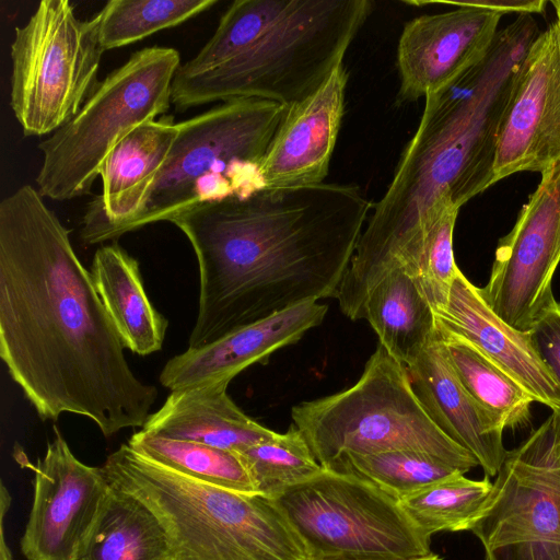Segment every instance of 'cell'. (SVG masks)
<instances>
[{"label": "cell", "instance_id": "d6a6232c", "mask_svg": "<svg viewBox=\"0 0 560 560\" xmlns=\"http://www.w3.org/2000/svg\"><path fill=\"white\" fill-rule=\"evenodd\" d=\"M455 3L491 10L503 14L509 12L533 14L544 12L548 2L546 0H472Z\"/></svg>", "mask_w": 560, "mask_h": 560}, {"label": "cell", "instance_id": "e0dca14e", "mask_svg": "<svg viewBox=\"0 0 560 560\" xmlns=\"http://www.w3.org/2000/svg\"><path fill=\"white\" fill-rule=\"evenodd\" d=\"M327 304L310 301L238 327L219 339L189 348L162 369V386L173 390L230 382L246 368L265 363L277 350L296 343L322 324Z\"/></svg>", "mask_w": 560, "mask_h": 560}, {"label": "cell", "instance_id": "484cf974", "mask_svg": "<svg viewBox=\"0 0 560 560\" xmlns=\"http://www.w3.org/2000/svg\"><path fill=\"white\" fill-rule=\"evenodd\" d=\"M137 453L189 478L231 491L258 494L235 452L140 430L127 443Z\"/></svg>", "mask_w": 560, "mask_h": 560}, {"label": "cell", "instance_id": "7c38bea8", "mask_svg": "<svg viewBox=\"0 0 560 560\" xmlns=\"http://www.w3.org/2000/svg\"><path fill=\"white\" fill-rule=\"evenodd\" d=\"M559 262L560 159L541 172L514 226L500 240L480 294L504 323L529 331L556 300L551 283Z\"/></svg>", "mask_w": 560, "mask_h": 560}, {"label": "cell", "instance_id": "7402d4cb", "mask_svg": "<svg viewBox=\"0 0 560 560\" xmlns=\"http://www.w3.org/2000/svg\"><path fill=\"white\" fill-rule=\"evenodd\" d=\"M90 272L126 349L143 357L160 351L168 322L150 302L138 260L117 243L102 245Z\"/></svg>", "mask_w": 560, "mask_h": 560}, {"label": "cell", "instance_id": "8992f818", "mask_svg": "<svg viewBox=\"0 0 560 560\" xmlns=\"http://www.w3.org/2000/svg\"><path fill=\"white\" fill-rule=\"evenodd\" d=\"M285 108L272 101L240 98L177 122L171 153L140 208L106 242L172 222L205 205L264 190L260 164Z\"/></svg>", "mask_w": 560, "mask_h": 560}, {"label": "cell", "instance_id": "8fae6325", "mask_svg": "<svg viewBox=\"0 0 560 560\" xmlns=\"http://www.w3.org/2000/svg\"><path fill=\"white\" fill-rule=\"evenodd\" d=\"M466 530L487 560H560V410L508 451Z\"/></svg>", "mask_w": 560, "mask_h": 560}, {"label": "cell", "instance_id": "1f68e13d", "mask_svg": "<svg viewBox=\"0 0 560 560\" xmlns=\"http://www.w3.org/2000/svg\"><path fill=\"white\" fill-rule=\"evenodd\" d=\"M532 345L560 387V303L556 300L529 330Z\"/></svg>", "mask_w": 560, "mask_h": 560}, {"label": "cell", "instance_id": "3957f363", "mask_svg": "<svg viewBox=\"0 0 560 560\" xmlns=\"http://www.w3.org/2000/svg\"><path fill=\"white\" fill-rule=\"evenodd\" d=\"M371 0H236L172 84L178 110L259 98L290 106L341 63Z\"/></svg>", "mask_w": 560, "mask_h": 560}, {"label": "cell", "instance_id": "44dd1931", "mask_svg": "<svg viewBox=\"0 0 560 560\" xmlns=\"http://www.w3.org/2000/svg\"><path fill=\"white\" fill-rule=\"evenodd\" d=\"M226 383L173 390L142 430L158 435L241 452L277 432L247 416L228 394Z\"/></svg>", "mask_w": 560, "mask_h": 560}, {"label": "cell", "instance_id": "2e32d148", "mask_svg": "<svg viewBox=\"0 0 560 560\" xmlns=\"http://www.w3.org/2000/svg\"><path fill=\"white\" fill-rule=\"evenodd\" d=\"M343 63L305 98L287 106L260 164L264 190L324 183L345 115Z\"/></svg>", "mask_w": 560, "mask_h": 560}, {"label": "cell", "instance_id": "603a6c76", "mask_svg": "<svg viewBox=\"0 0 560 560\" xmlns=\"http://www.w3.org/2000/svg\"><path fill=\"white\" fill-rule=\"evenodd\" d=\"M362 318L378 337L380 346L406 368L435 340V314L410 273L397 269L368 295Z\"/></svg>", "mask_w": 560, "mask_h": 560}, {"label": "cell", "instance_id": "7a4b0ae2", "mask_svg": "<svg viewBox=\"0 0 560 560\" xmlns=\"http://www.w3.org/2000/svg\"><path fill=\"white\" fill-rule=\"evenodd\" d=\"M372 207L358 186L322 183L224 199L174 219L199 271L189 348L335 298Z\"/></svg>", "mask_w": 560, "mask_h": 560}, {"label": "cell", "instance_id": "ffe728a7", "mask_svg": "<svg viewBox=\"0 0 560 560\" xmlns=\"http://www.w3.org/2000/svg\"><path fill=\"white\" fill-rule=\"evenodd\" d=\"M407 370L413 392L431 420L477 459L486 476H497L508 454L503 429L467 393L438 334Z\"/></svg>", "mask_w": 560, "mask_h": 560}, {"label": "cell", "instance_id": "ba28073f", "mask_svg": "<svg viewBox=\"0 0 560 560\" xmlns=\"http://www.w3.org/2000/svg\"><path fill=\"white\" fill-rule=\"evenodd\" d=\"M179 66L175 48L145 47L100 81L79 112L38 143L40 195L66 201L89 194L116 144L168 110Z\"/></svg>", "mask_w": 560, "mask_h": 560}, {"label": "cell", "instance_id": "4dcf8cb0", "mask_svg": "<svg viewBox=\"0 0 560 560\" xmlns=\"http://www.w3.org/2000/svg\"><path fill=\"white\" fill-rule=\"evenodd\" d=\"M438 200V213L422 248L416 276L434 314L445 308L459 269L453 252V234L459 208L448 195H442Z\"/></svg>", "mask_w": 560, "mask_h": 560}, {"label": "cell", "instance_id": "30bf717a", "mask_svg": "<svg viewBox=\"0 0 560 560\" xmlns=\"http://www.w3.org/2000/svg\"><path fill=\"white\" fill-rule=\"evenodd\" d=\"M105 51L94 19L68 0H43L11 43L10 106L24 136H49L68 122L98 84Z\"/></svg>", "mask_w": 560, "mask_h": 560}, {"label": "cell", "instance_id": "277c9868", "mask_svg": "<svg viewBox=\"0 0 560 560\" xmlns=\"http://www.w3.org/2000/svg\"><path fill=\"white\" fill-rule=\"evenodd\" d=\"M539 33L532 14H518L499 30L482 61L425 96L418 128L380 200L387 214L418 224L442 195L460 208L493 185L503 119Z\"/></svg>", "mask_w": 560, "mask_h": 560}, {"label": "cell", "instance_id": "9c48e42d", "mask_svg": "<svg viewBox=\"0 0 560 560\" xmlns=\"http://www.w3.org/2000/svg\"><path fill=\"white\" fill-rule=\"evenodd\" d=\"M272 500L313 560H408L431 553V538L399 501L353 474L323 467Z\"/></svg>", "mask_w": 560, "mask_h": 560}, {"label": "cell", "instance_id": "4316f807", "mask_svg": "<svg viewBox=\"0 0 560 560\" xmlns=\"http://www.w3.org/2000/svg\"><path fill=\"white\" fill-rule=\"evenodd\" d=\"M217 0H110L93 16L104 51L175 27L209 10Z\"/></svg>", "mask_w": 560, "mask_h": 560}, {"label": "cell", "instance_id": "d4e9b609", "mask_svg": "<svg viewBox=\"0 0 560 560\" xmlns=\"http://www.w3.org/2000/svg\"><path fill=\"white\" fill-rule=\"evenodd\" d=\"M438 328V337L460 383L501 428L528 420L532 395L510 374L465 338Z\"/></svg>", "mask_w": 560, "mask_h": 560}, {"label": "cell", "instance_id": "f546056e", "mask_svg": "<svg viewBox=\"0 0 560 560\" xmlns=\"http://www.w3.org/2000/svg\"><path fill=\"white\" fill-rule=\"evenodd\" d=\"M258 494L273 499L322 470L306 440L292 423L287 432L235 452Z\"/></svg>", "mask_w": 560, "mask_h": 560}, {"label": "cell", "instance_id": "9a60e30c", "mask_svg": "<svg viewBox=\"0 0 560 560\" xmlns=\"http://www.w3.org/2000/svg\"><path fill=\"white\" fill-rule=\"evenodd\" d=\"M457 9L408 21L397 44V102H416L456 81L487 56L503 13L457 4Z\"/></svg>", "mask_w": 560, "mask_h": 560}, {"label": "cell", "instance_id": "4fadbf2b", "mask_svg": "<svg viewBox=\"0 0 560 560\" xmlns=\"http://www.w3.org/2000/svg\"><path fill=\"white\" fill-rule=\"evenodd\" d=\"M34 471L33 502L21 550L26 560H74L110 489L102 467L80 462L61 433Z\"/></svg>", "mask_w": 560, "mask_h": 560}, {"label": "cell", "instance_id": "52a82bcc", "mask_svg": "<svg viewBox=\"0 0 560 560\" xmlns=\"http://www.w3.org/2000/svg\"><path fill=\"white\" fill-rule=\"evenodd\" d=\"M291 417L324 468L334 469L348 455L399 450L431 455L464 474L479 466L431 420L407 368L380 345L352 386L302 401Z\"/></svg>", "mask_w": 560, "mask_h": 560}, {"label": "cell", "instance_id": "5bb4252c", "mask_svg": "<svg viewBox=\"0 0 560 560\" xmlns=\"http://www.w3.org/2000/svg\"><path fill=\"white\" fill-rule=\"evenodd\" d=\"M560 159V26L532 43L501 127L493 184L520 172H542Z\"/></svg>", "mask_w": 560, "mask_h": 560}, {"label": "cell", "instance_id": "e575fe53", "mask_svg": "<svg viewBox=\"0 0 560 560\" xmlns=\"http://www.w3.org/2000/svg\"><path fill=\"white\" fill-rule=\"evenodd\" d=\"M551 4L555 8L556 14H557V23L560 26V0H552Z\"/></svg>", "mask_w": 560, "mask_h": 560}, {"label": "cell", "instance_id": "836d02e7", "mask_svg": "<svg viewBox=\"0 0 560 560\" xmlns=\"http://www.w3.org/2000/svg\"><path fill=\"white\" fill-rule=\"evenodd\" d=\"M314 560H334V559H314ZM408 560H442V559L438 555L431 552L428 556L408 559Z\"/></svg>", "mask_w": 560, "mask_h": 560}, {"label": "cell", "instance_id": "cb8c5ba5", "mask_svg": "<svg viewBox=\"0 0 560 560\" xmlns=\"http://www.w3.org/2000/svg\"><path fill=\"white\" fill-rule=\"evenodd\" d=\"M74 560H174L166 533L141 501L110 486Z\"/></svg>", "mask_w": 560, "mask_h": 560}, {"label": "cell", "instance_id": "f1b7e54d", "mask_svg": "<svg viewBox=\"0 0 560 560\" xmlns=\"http://www.w3.org/2000/svg\"><path fill=\"white\" fill-rule=\"evenodd\" d=\"M491 487L488 476L471 480L458 475L404 498L399 503L418 529L431 538L442 530H466Z\"/></svg>", "mask_w": 560, "mask_h": 560}, {"label": "cell", "instance_id": "d6986e66", "mask_svg": "<svg viewBox=\"0 0 560 560\" xmlns=\"http://www.w3.org/2000/svg\"><path fill=\"white\" fill-rule=\"evenodd\" d=\"M436 326L468 340L552 411L560 410V387L537 355L529 331H518L497 316L458 269Z\"/></svg>", "mask_w": 560, "mask_h": 560}, {"label": "cell", "instance_id": "ac0fdd59", "mask_svg": "<svg viewBox=\"0 0 560 560\" xmlns=\"http://www.w3.org/2000/svg\"><path fill=\"white\" fill-rule=\"evenodd\" d=\"M178 135L172 120H152L130 131L106 158L102 192L84 211L80 236L84 244L106 242L108 233L141 206L163 168Z\"/></svg>", "mask_w": 560, "mask_h": 560}, {"label": "cell", "instance_id": "5b68a950", "mask_svg": "<svg viewBox=\"0 0 560 560\" xmlns=\"http://www.w3.org/2000/svg\"><path fill=\"white\" fill-rule=\"evenodd\" d=\"M162 524L174 560H313L276 502L215 487L164 467L128 444L102 466Z\"/></svg>", "mask_w": 560, "mask_h": 560}, {"label": "cell", "instance_id": "83f0119b", "mask_svg": "<svg viewBox=\"0 0 560 560\" xmlns=\"http://www.w3.org/2000/svg\"><path fill=\"white\" fill-rule=\"evenodd\" d=\"M334 470L363 478L397 501L440 481L464 475L436 457L406 450L348 455Z\"/></svg>", "mask_w": 560, "mask_h": 560}, {"label": "cell", "instance_id": "6da1fadb", "mask_svg": "<svg viewBox=\"0 0 560 560\" xmlns=\"http://www.w3.org/2000/svg\"><path fill=\"white\" fill-rule=\"evenodd\" d=\"M70 231L31 185L0 202V357L43 420L69 412L105 436L143 427L158 397L140 381Z\"/></svg>", "mask_w": 560, "mask_h": 560}]
</instances>
